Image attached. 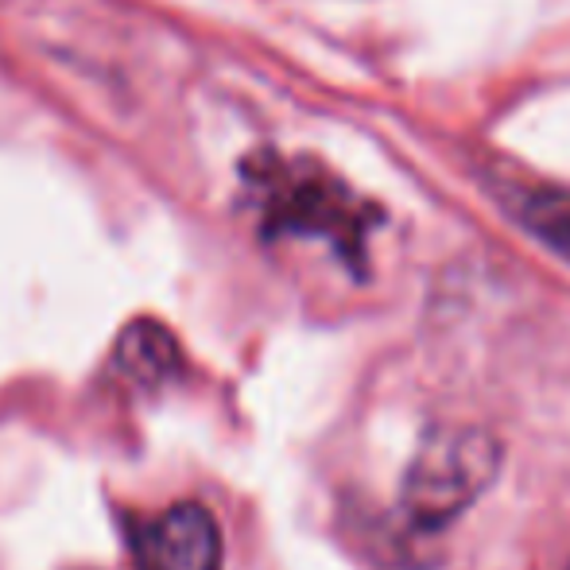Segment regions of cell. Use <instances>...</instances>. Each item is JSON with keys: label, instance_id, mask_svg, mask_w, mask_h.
Returning a JSON list of instances; mask_svg holds the SVG:
<instances>
[{"label": "cell", "instance_id": "6da1fadb", "mask_svg": "<svg viewBox=\"0 0 570 570\" xmlns=\"http://www.w3.org/2000/svg\"><path fill=\"white\" fill-rule=\"evenodd\" d=\"M261 218L268 233L292 237H323L345 264H365V237L376 226V210L361 203L350 187L315 159L253 156L245 167Z\"/></svg>", "mask_w": 570, "mask_h": 570}, {"label": "cell", "instance_id": "3957f363", "mask_svg": "<svg viewBox=\"0 0 570 570\" xmlns=\"http://www.w3.org/2000/svg\"><path fill=\"white\" fill-rule=\"evenodd\" d=\"M136 570H222V528L210 509L183 501L128 528Z\"/></svg>", "mask_w": 570, "mask_h": 570}, {"label": "cell", "instance_id": "5b68a950", "mask_svg": "<svg viewBox=\"0 0 570 570\" xmlns=\"http://www.w3.org/2000/svg\"><path fill=\"white\" fill-rule=\"evenodd\" d=\"M117 365L140 384H159L179 368V345L159 323H132L117 342Z\"/></svg>", "mask_w": 570, "mask_h": 570}, {"label": "cell", "instance_id": "277c9868", "mask_svg": "<svg viewBox=\"0 0 570 570\" xmlns=\"http://www.w3.org/2000/svg\"><path fill=\"white\" fill-rule=\"evenodd\" d=\"M501 206L535 240L570 264V190L559 187H501Z\"/></svg>", "mask_w": 570, "mask_h": 570}, {"label": "cell", "instance_id": "7a4b0ae2", "mask_svg": "<svg viewBox=\"0 0 570 570\" xmlns=\"http://www.w3.org/2000/svg\"><path fill=\"white\" fill-rule=\"evenodd\" d=\"M504 451L485 428L439 423L423 435L404 473L400 512L415 532H443L493 489Z\"/></svg>", "mask_w": 570, "mask_h": 570}]
</instances>
